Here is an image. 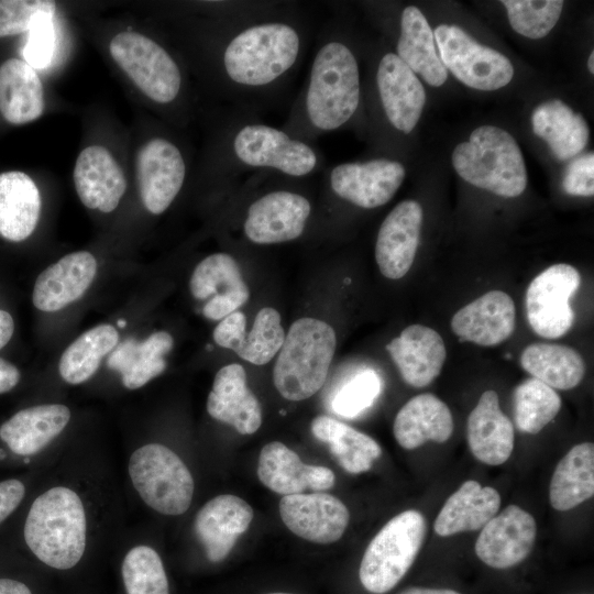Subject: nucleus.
Segmentation results:
<instances>
[{"mask_svg":"<svg viewBox=\"0 0 594 594\" xmlns=\"http://www.w3.org/2000/svg\"><path fill=\"white\" fill-rule=\"evenodd\" d=\"M311 35L309 16L292 1L256 15L212 19L202 35L205 69L231 108L258 114L283 100Z\"/></svg>","mask_w":594,"mask_h":594,"instance_id":"f257e3e1","label":"nucleus"},{"mask_svg":"<svg viewBox=\"0 0 594 594\" xmlns=\"http://www.w3.org/2000/svg\"><path fill=\"white\" fill-rule=\"evenodd\" d=\"M360 66L334 22L316 35L308 76L280 127L308 143L348 125L361 108Z\"/></svg>","mask_w":594,"mask_h":594,"instance_id":"f03ea898","label":"nucleus"},{"mask_svg":"<svg viewBox=\"0 0 594 594\" xmlns=\"http://www.w3.org/2000/svg\"><path fill=\"white\" fill-rule=\"evenodd\" d=\"M207 169L226 182L246 174L302 179L324 169V156L258 114L230 108L212 138Z\"/></svg>","mask_w":594,"mask_h":594,"instance_id":"7ed1b4c3","label":"nucleus"},{"mask_svg":"<svg viewBox=\"0 0 594 594\" xmlns=\"http://www.w3.org/2000/svg\"><path fill=\"white\" fill-rule=\"evenodd\" d=\"M24 539L36 558L48 566L58 570L75 566L86 548V514L78 494L64 486L41 494L26 516Z\"/></svg>","mask_w":594,"mask_h":594,"instance_id":"20e7f679","label":"nucleus"},{"mask_svg":"<svg viewBox=\"0 0 594 594\" xmlns=\"http://www.w3.org/2000/svg\"><path fill=\"white\" fill-rule=\"evenodd\" d=\"M337 346L333 328L315 318L293 322L273 370L277 392L299 402L315 395L323 385Z\"/></svg>","mask_w":594,"mask_h":594,"instance_id":"39448f33","label":"nucleus"},{"mask_svg":"<svg viewBox=\"0 0 594 594\" xmlns=\"http://www.w3.org/2000/svg\"><path fill=\"white\" fill-rule=\"evenodd\" d=\"M452 164L464 180L498 196L517 197L527 186L521 151L515 139L497 127L476 128L468 142L455 146Z\"/></svg>","mask_w":594,"mask_h":594,"instance_id":"423d86ee","label":"nucleus"},{"mask_svg":"<svg viewBox=\"0 0 594 594\" xmlns=\"http://www.w3.org/2000/svg\"><path fill=\"white\" fill-rule=\"evenodd\" d=\"M112 61L153 103L175 108L185 103V75L174 54L153 37L121 31L109 43Z\"/></svg>","mask_w":594,"mask_h":594,"instance_id":"0eeeda50","label":"nucleus"},{"mask_svg":"<svg viewBox=\"0 0 594 594\" xmlns=\"http://www.w3.org/2000/svg\"><path fill=\"white\" fill-rule=\"evenodd\" d=\"M426 520L415 509L393 517L369 543L359 576L374 594L391 591L413 565L425 539Z\"/></svg>","mask_w":594,"mask_h":594,"instance_id":"6e6552de","label":"nucleus"},{"mask_svg":"<svg viewBox=\"0 0 594 594\" xmlns=\"http://www.w3.org/2000/svg\"><path fill=\"white\" fill-rule=\"evenodd\" d=\"M128 470L134 488L152 509L177 516L189 508L194 480L185 463L169 448L150 443L136 449Z\"/></svg>","mask_w":594,"mask_h":594,"instance_id":"1a4fd4ad","label":"nucleus"},{"mask_svg":"<svg viewBox=\"0 0 594 594\" xmlns=\"http://www.w3.org/2000/svg\"><path fill=\"white\" fill-rule=\"evenodd\" d=\"M433 36L443 66L465 86L492 91L513 79L514 68L505 55L480 44L458 25L440 24Z\"/></svg>","mask_w":594,"mask_h":594,"instance_id":"9d476101","label":"nucleus"},{"mask_svg":"<svg viewBox=\"0 0 594 594\" xmlns=\"http://www.w3.org/2000/svg\"><path fill=\"white\" fill-rule=\"evenodd\" d=\"M312 209L311 200L297 189L272 188L248 205L243 234L258 245L294 241L306 231Z\"/></svg>","mask_w":594,"mask_h":594,"instance_id":"9b49d317","label":"nucleus"},{"mask_svg":"<svg viewBox=\"0 0 594 594\" xmlns=\"http://www.w3.org/2000/svg\"><path fill=\"white\" fill-rule=\"evenodd\" d=\"M188 173L183 148L170 138L155 135L135 157V175L143 207L152 215L165 212L182 191Z\"/></svg>","mask_w":594,"mask_h":594,"instance_id":"f8f14e48","label":"nucleus"},{"mask_svg":"<svg viewBox=\"0 0 594 594\" xmlns=\"http://www.w3.org/2000/svg\"><path fill=\"white\" fill-rule=\"evenodd\" d=\"M322 173L324 186L332 197L362 209L387 204L406 176L400 162L385 157L340 163Z\"/></svg>","mask_w":594,"mask_h":594,"instance_id":"ddd939ff","label":"nucleus"},{"mask_svg":"<svg viewBox=\"0 0 594 594\" xmlns=\"http://www.w3.org/2000/svg\"><path fill=\"white\" fill-rule=\"evenodd\" d=\"M581 286V275L572 265L559 263L538 274L526 292L528 323L538 336L557 339L573 326L570 299Z\"/></svg>","mask_w":594,"mask_h":594,"instance_id":"4468645a","label":"nucleus"},{"mask_svg":"<svg viewBox=\"0 0 594 594\" xmlns=\"http://www.w3.org/2000/svg\"><path fill=\"white\" fill-rule=\"evenodd\" d=\"M374 85L387 124L409 134L426 102L425 88L417 75L395 53L386 52L377 59Z\"/></svg>","mask_w":594,"mask_h":594,"instance_id":"2eb2a0df","label":"nucleus"},{"mask_svg":"<svg viewBox=\"0 0 594 594\" xmlns=\"http://www.w3.org/2000/svg\"><path fill=\"white\" fill-rule=\"evenodd\" d=\"M536 535L532 515L519 506L509 505L482 528L475 541V553L491 568L507 569L529 556Z\"/></svg>","mask_w":594,"mask_h":594,"instance_id":"dca6fc26","label":"nucleus"},{"mask_svg":"<svg viewBox=\"0 0 594 594\" xmlns=\"http://www.w3.org/2000/svg\"><path fill=\"white\" fill-rule=\"evenodd\" d=\"M189 289L196 299L207 300L202 314L211 320L237 311L250 297L238 262L223 252L210 254L196 265Z\"/></svg>","mask_w":594,"mask_h":594,"instance_id":"f3484780","label":"nucleus"},{"mask_svg":"<svg viewBox=\"0 0 594 594\" xmlns=\"http://www.w3.org/2000/svg\"><path fill=\"white\" fill-rule=\"evenodd\" d=\"M279 514L293 534L321 544L339 540L350 520L346 506L327 493L285 495L279 501Z\"/></svg>","mask_w":594,"mask_h":594,"instance_id":"a211bd4d","label":"nucleus"},{"mask_svg":"<svg viewBox=\"0 0 594 594\" xmlns=\"http://www.w3.org/2000/svg\"><path fill=\"white\" fill-rule=\"evenodd\" d=\"M422 208L415 200L400 201L383 220L375 243L381 273L399 279L410 270L420 240Z\"/></svg>","mask_w":594,"mask_h":594,"instance_id":"6ab92c4d","label":"nucleus"},{"mask_svg":"<svg viewBox=\"0 0 594 594\" xmlns=\"http://www.w3.org/2000/svg\"><path fill=\"white\" fill-rule=\"evenodd\" d=\"M73 178L82 205L103 213L112 212L120 204L127 179L123 169L105 146H86L76 158Z\"/></svg>","mask_w":594,"mask_h":594,"instance_id":"aec40b11","label":"nucleus"},{"mask_svg":"<svg viewBox=\"0 0 594 594\" xmlns=\"http://www.w3.org/2000/svg\"><path fill=\"white\" fill-rule=\"evenodd\" d=\"M515 321L512 297L502 290H491L458 310L451 319V329L460 341L493 346L512 336Z\"/></svg>","mask_w":594,"mask_h":594,"instance_id":"412c9836","label":"nucleus"},{"mask_svg":"<svg viewBox=\"0 0 594 594\" xmlns=\"http://www.w3.org/2000/svg\"><path fill=\"white\" fill-rule=\"evenodd\" d=\"M96 273L97 261L90 252L69 253L37 276L32 301L42 311L61 310L86 293Z\"/></svg>","mask_w":594,"mask_h":594,"instance_id":"4be33fe9","label":"nucleus"},{"mask_svg":"<svg viewBox=\"0 0 594 594\" xmlns=\"http://www.w3.org/2000/svg\"><path fill=\"white\" fill-rule=\"evenodd\" d=\"M252 519V507L235 495L223 494L208 501L195 519V530L207 558L211 562L223 560Z\"/></svg>","mask_w":594,"mask_h":594,"instance_id":"5701e85b","label":"nucleus"},{"mask_svg":"<svg viewBox=\"0 0 594 594\" xmlns=\"http://www.w3.org/2000/svg\"><path fill=\"white\" fill-rule=\"evenodd\" d=\"M208 414L232 426L241 435H252L262 425V408L246 384L242 365L232 363L221 367L207 398Z\"/></svg>","mask_w":594,"mask_h":594,"instance_id":"b1692460","label":"nucleus"},{"mask_svg":"<svg viewBox=\"0 0 594 594\" xmlns=\"http://www.w3.org/2000/svg\"><path fill=\"white\" fill-rule=\"evenodd\" d=\"M386 350L403 380L418 388L429 385L440 374L447 358L441 336L422 324L405 328L386 345Z\"/></svg>","mask_w":594,"mask_h":594,"instance_id":"393cba45","label":"nucleus"},{"mask_svg":"<svg viewBox=\"0 0 594 594\" xmlns=\"http://www.w3.org/2000/svg\"><path fill=\"white\" fill-rule=\"evenodd\" d=\"M466 438L471 452L488 465L505 463L514 449V427L501 410L495 391L484 392L466 422Z\"/></svg>","mask_w":594,"mask_h":594,"instance_id":"a878e982","label":"nucleus"},{"mask_svg":"<svg viewBox=\"0 0 594 594\" xmlns=\"http://www.w3.org/2000/svg\"><path fill=\"white\" fill-rule=\"evenodd\" d=\"M453 428L449 407L437 396L426 393L410 398L400 408L393 432L402 448L413 450L427 441L446 442Z\"/></svg>","mask_w":594,"mask_h":594,"instance_id":"bb28decb","label":"nucleus"},{"mask_svg":"<svg viewBox=\"0 0 594 594\" xmlns=\"http://www.w3.org/2000/svg\"><path fill=\"white\" fill-rule=\"evenodd\" d=\"M70 410L65 405L45 404L22 409L0 427V438L19 455L44 449L67 426Z\"/></svg>","mask_w":594,"mask_h":594,"instance_id":"cd10ccee","label":"nucleus"},{"mask_svg":"<svg viewBox=\"0 0 594 594\" xmlns=\"http://www.w3.org/2000/svg\"><path fill=\"white\" fill-rule=\"evenodd\" d=\"M45 109L44 87L37 72L12 57L0 65V113L15 125L37 120Z\"/></svg>","mask_w":594,"mask_h":594,"instance_id":"c85d7f7f","label":"nucleus"},{"mask_svg":"<svg viewBox=\"0 0 594 594\" xmlns=\"http://www.w3.org/2000/svg\"><path fill=\"white\" fill-rule=\"evenodd\" d=\"M42 198L35 182L24 172L0 173V235L12 242L28 239L35 230Z\"/></svg>","mask_w":594,"mask_h":594,"instance_id":"c756f323","label":"nucleus"},{"mask_svg":"<svg viewBox=\"0 0 594 594\" xmlns=\"http://www.w3.org/2000/svg\"><path fill=\"white\" fill-rule=\"evenodd\" d=\"M501 507L499 493L479 482L465 481L440 509L433 529L438 536L482 529Z\"/></svg>","mask_w":594,"mask_h":594,"instance_id":"7c9ffc66","label":"nucleus"},{"mask_svg":"<svg viewBox=\"0 0 594 594\" xmlns=\"http://www.w3.org/2000/svg\"><path fill=\"white\" fill-rule=\"evenodd\" d=\"M395 54L427 84L439 87L446 82L448 70L439 57L433 32L415 6L406 7L400 14Z\"/></svg>","mask_w":594,"mask_h":594,"instance_id":"2f4dec72","label":"nucleus"},{"mask_svg":"<svg viewBox=\"0 0 594 594\" xmlns=\"http://www.w3.org/2000/svg\"><path fill=\"white\" fill-rule=\"evenodd\" d=\"M534 133L544 140L553 155L565 161L581 153L588 142V127L582 114L559 99L540 103L532 112Z\"/></svg>","mask_w":594,"mask_h":594,"instance_id":"473e14b6","label":"nucleus"},{"mask_svg":"<svg viewBox=\"0 0 594 594\" xmlns=\"http://www.w3.org/2000/svg\"><path fill=\"white\" fill-rule=\"evenodd\" d=\"M173 344L166 331L154 332L142 342L127 341L112 350L108 365L121 374L124 387L136 389L165 371L164 356Z\"/></svg>","mask_w":594,"mask_h":594,"instance_id":"72a5a7b5","label":"nucleus"},{"mask_svg":"<svg viewBox=\"0 0 594 594\" xmlns=\"http://www.w3.org/2000/svg\"><path fill=\"white\" fill-rule=\"evenodd\" d=\"M594 495V444L572 447L558 463L550 482L551 506L570 510Z\"/></svg>","mask_w":594,"mask_h":594,"instance_id":"f704fd0d","label":"nucleus"},{"mask_svg":"<svg viewBox=\"0 0 594 594\" xmlns=\"http://www.w3.org/2000/svg\"><path fill=\"white\" fill-rule=\"evenodd\" d=\"M522 369L551 388L571 389L583 380L585 363L573 348L556 343H532L520 355Z\"/></svg>","mask_w":594,"mask_h":594,"instance_id":"c9c22d12","label":"nucleus"},{"mask_svg":"<svg viewBox=\"0 0 594 594\" xmlns=\"http://www.w3.org/2000/svg\"><path fill=\"white\" fill-rule=\"evenodd\" d=\"M311 432L329 444L330 452L349 473L359 474L372 468L382 449L370 436L355 430L329 416H318L311 421Z\"/></svg>","mask_w":594,"mask_h":594,"instance_id":"e433bc0d","label":"nucleus"},{"mask_svg":"<svg viewBox=\"0 0 594 594\" xmlns=\"http://www.w3.org/2000/svg\"><path fill=\"white\" fill-rule=\"evenodd\" d=\"M118 342V331L111 324H99L87 330L63 352L58 363L62 378L74 385L86 382Z\"/></svg>","mask_w":594,"mask_h":594,"instance_id":"4c0bfd02","label":"nucleus"},{"mask_svg":"<svg viewBox=\"0 0 594 594\" xmlns=\"http://www.w3.org/2000/svg\"><path fill=\"white\" fill-rule=\"evenodd\" d=\"M513 404L517 429L535 435L558 415L561 398L550 386L535 377H529L514 389Z\"/></svg>","mask_w":594,"mask_h":594,"instance_id":"58836bf2","label":"nucleus"},{"mask_svg":"<svg viewBox=\"0 0 594 594\" xmlns=\"http://www.w3.org/2000/svg\"><path fill=\"white\" fill-rule=\"evenodd\" d=\"M305 472L306 464L284 443L273 441L262 448L257 476L271 491L284 496L302 493L306 490Z\"/></svg>","mask_w":594,"mask_h":594,"instance_id":"ea45409f","label":"nucleus"},{"mask_svg":"<svg viewBox=\"0 0 594 594\" xmlns=\"http://www.w3.org/2000/svg\"><path fill=\"white\" fill-rule=\"evenodd\" d=\"M121 572L127 594H169L163 562L151 547L132 548L123 559Z\"/></svg>","mask_w":594,"mask_h":594,"instance_id":"a19ab883","label":"nucleus"},{"mask_svg":"<svg viewBox=\"0 0 594 594\" xmlns=\"http://www.w3.org/2000/svg\"><path fill=\"white\" fill-rule=\"evenodd\" d=\"M285 336L279 312L264 307L256 314L250 333L235 353L252 364H266L279 352Z\"/></svg>","mask_w":594,"mask_h":594,"instance_id":"79ce46f5","label":"nucleus"},{"mask_svg":"<svg viewBox=\"0 0 594 594\" xmlns=\"http://www.w3.org/2000/svg\"><path fill=\"white\" fill-rule=\"evenodd\" d=\"M512 28L522 36L544 37L557 24L562 9L561 0H503Z\"/></svg>","mask_w":594,"mask_h":594,"instance_id":"37998d69","label":"nucleus"},{"mask_svg":"<svg viewBox=\"0 0 594 594\" xmlns=\"http://www.w3.org/2000/svg\"><path fill=\"white\" fill-rule=\"evenodd\" d=\"M382 382L373 370H365L344 383L331 400L332 410L353 418L373 405L381 393Z\"/></svg>","mask_w":594,"mask_h":594,"instance_id":"c03bdc74","label":"nucleus"},{"mask_svg":"<svg viewBox=\"0 0 594 594\" xmlns=\"http://www.w3.org/2000/svg\"><path fill=\"white\" fill-rule=\"evenodd\" d=\"M56 9L48 0H0V37L29 32L37 19Z\"/></svg>","mask_w":594,"mask_h":594,"instance_id":"a18cd8bd","label":"nucleus"},{"mask_svg":"<svg viewBox=\"0 0 594 594\" xmlns=\"http://www.w3.org/2000/svg\"><path fill=\"white\" fill-rule=\"evenodd\" d=\"M54 15L41 16L29 31L22 53L24 61L35 70L46 68L54 57L56 48Z\"/></svg>","mask_w":594,"mask_h":594,"instance_id":"49530a36","label":"nucleus"},{"mask_svg":"<svg viewBox=\"0 0 594 594\" xmlns=\"http://www.w3.org/2000/svg\"><path fill=\"white\" fill-rule=\"evenodd\" d=\"M563 190L573 196L590 197L594 194V154L585 153L575 157L565 168L562 178Z\"/></svg>","mask_w":594,"mask_h":594,"instance_id":"de8ad7c7","label":"nucleus"},{"mask_svg":"<svg viewBox=\"0 0 594 594\" xmlns=\"http://www.w3.org/2000/svg\"><path fill=\"white\" fill-rule=\"evenodd\" d=\"M246 318L241 311H233L216 326L213 330L215 342L237 352L242 345L246 336Z\"/></svg>","mask_w":594,"mask_h":594,"instance_id":"09e8293b","label":"nucleus"},{"mask_svg":"<svg viewBox=\"0 0 594 594\" xmlns=\"http://www.w3.org/2000/svg\"><path fill=\"white\" fill-rule=\"evenodd\" d=\"M24 485L19 480L0 482V522H2L22 502Z\"/></svg>","mask_w":594,"mask_h":594,"instance_id":"8fccbe9b","label":"nucleus"},{"mask_svg":"<svg viewBox=\"0 0 594 594\" xmlns=\"http://www.w3.org/2000/svg\"><path fill=\"white\" fill-rule=\"evenodd\" d=\"M334 473L327 466L306 464V488L312 491H327L334 485Z\"/></svg>","mask_w":594,"mask_h":594,"instance_id":"3c124183","label":"nucleus"},{"mask_svg":"<svg viewBox=\"0 0 594 594\" xmlns=\"http://www.w3.org/2000/svg\"><path fill=\"white\" fill-rule=\"evenodd\" d=\"M20 372L15 365L0 358V394L11 391L20 381Z\"/></svg>","mask_w":594,"mask_h":594,"instance_id":"603ef678","label":"nucleus"},{"mask_svg":"<svg viewBox=\"0 0 594 594\" xmlns=\"http://www.w3.org/2000/svg\"><path fill=\"white\" fill-rule=\"evenodd\" d=\"M13 331V318L8 311L0 309V350L11 340Z\"/></svg>","mask_w":594,"mask_h":594,"instance_id":"864d4df0","label":"nucleus"},{"mask_svg":"<svg viewBox=\"0 0 594 594\" xmlns=\"http://www.w3.org/2000/svg\"><path fill=\"white\" fill-rule=\"evenodd\" d=\"M0 594H32L22 582L12 579H0Z\"/></svg>","mask_w":594,"mask_h":594,"instance_id":"5fc2aeb1","label":"nucleus"},{"mask_svg":"<svg viewBox=\"0 0 594 594\" xmlns=\"http://www.w3.org/2000/svg\"><path fill=\"white\" fill-rule=\"evenodd\" d=\"M399 594H461L450 588L409 587Z\"/></svg>","mask_w":594,"mask_h":594,"instance_id":"6e6d98bb","label":"nucleus"},{"mask_svg":"<svg viewBox=\"0 0 594 594\" xmlns=\"http://www.w3.org/2000/svg\"><path fill=\"white\" fill-rule=\"evenodd\" d=\"M587 68L591 74L594 73V52H591L588 61H587Z\"/></svg>","mask_w":594,"mask_h":594,"instance_id":"4d7b16f0","label":"nucleus"},{"mask_svg":"<svg viewBox=\"0 0 594 594\" xmlns=\"http://www.w3.org/2000/svg\"><path fill=\"white\" fill-rule=\"evenodd\" d=\"M270 594H290V593H270Z\"/></svg>","mask_w":594,"mask_h":594,"instance_id":"13d9d810","label":"nucleus"}]
</instances>
